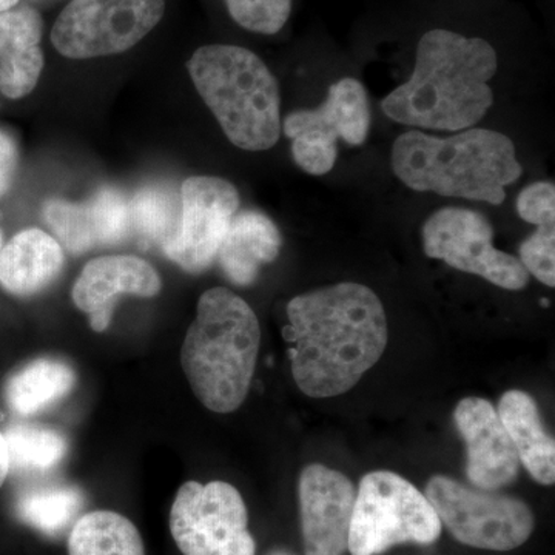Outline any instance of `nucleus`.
<instances>
[{
	"label": "nucleus",
	"instance_id": "nucleus-2",
	"mask_svg": "<svg viewBox=\"0 0 555 555\" xmlns=\"http://www.w3.org/2000/svg\"><path fill=\"white\" fill-rule=\"evenodd\" d=\"M499 56L488 40L444 28L418 40L411 78L382 101L398 124L434 131L473 129L494 105Z\"/></svg>",
	"mask_w": 555,
	"mask_h": 555
},
{
	"label": "nucleus",
	"instance_id": "nucleus-21",
	"mask_svg": "<svg viewBox=\"0 0 555 555\" xmlns=\"http://www.w3.org/2000/svg\"><path fill=\"white\" fill-rule=\"evenodd\" d=\"M76 374L67 361L38 358L14 372L3 386V401L13 414L35 415L67 396Z\"/></svg>",
	"mask_w": 555,
	"mask_h": 555
},
{
	"label": "nucleus",
	"instance_id": "nucleus-15",
	"mask_svg": "<svg viewBox=\"0 0 555 555\" xmlns=\"http://www.w3.org/2000/svg\"><path fill=\"white\" fill-rule=\"evenodd\" d=\"M43 217L57 243L73 255L119 243L133 230L130 203L115 189H101L83 203L50 199Z\"/></svg>",
	"mask_w": 555,
	"mask_h": 555
},
{
	"label": "nucleus",
	"instance_id": "nucleus-28",
	"mask_svg": "<svg viewBox=\"0 0 555 555\" xmlns=\"http://www.w3.org/2000/svg\"><path fill=\"white\" fill-rule=\"evenodd\" d=\"M520 247V262L529 275L547 287L555 286V224L537 225Z\"/></svg>",
	"mask_w": 555,
	"mask_h": 555
},
{
	"label": "nucleus",
	"instance_id": "nucleus-20",
	"mask_svg": "<svg viewBox=\"0 0 555 555\" xmlns=\"http://www.w3.org/2000/svg\"><path fill=\"white\" fill-rule=\"evenodd\" d=\"M496 414L505 425L520 465L537 483L551 486L555 481L554 437L546 433L534 398L524 390H507L500 398Z\"/></svg>",
	"mask_w": 555,
	"mask_h": 555
},
{
	"label": "nucleus",
	"instance_id": "nucleus-10",
	"mask_svg": "<svg viewBox=\"0 0 555 555\" xmlns=\"http://www.w3.org/2000/svg\"><path fill=\"white\" fill-rule=\"evenodd\" d=\"M423 248L460 272L477 275L505 291H524L529 284L520 259L494 247V230L480 211L447 207L423 225Z\"/></svg>",
	"mask_w": 555,
	"mask_h": 555
},
{
	"label": "nucleus",
	"instance_id": "nucleus-24",
	"mask_svg": "<svg viewBox=\"0 0 555 555\" xmlns=\"http://www.w3.org/2000/svg\"><path fill=\"white\" fill-rule=\"evenodd\" d=\"M10 473H42L67 454V440L57 430L35 425H13L3 430Z\"/></svg>",
	"mask_w": 555,
	"mask_h": 555
},
{
	"label": "nucleus",
	"instance_id": "nucleus-5",
	"mask_svg": "<svg viewBox=\"0 0 555 555\" xmlns=\"http://www.w3.org/2000/svg\"><path fill=\"white\" fill-rule=\"evenodd\" d=\"M190 78L235 147L266 152L281 137L280 86L264 61L238 46L214 43L193 53Z\"/></svg>",
	"mask_w": 555,
	"mask_h": 555
},
{
	"label": "nucleus",
	"instance_id": "nucleus-13",
	"mask_svg": "<svg viewBox=\"0 0 555 555\" xmlns=\"http://www.w3.org/2000/svg\"><path fill=\"white\" fill-rule=\"evenodd\" d=\"M454 422L467 449L466 476L483 491H499L516 481L520 473L517 449L496 409L480 397L463 398Z\"/></svg>",
	"mask_w": 555,
	"mask_h": 555
},
{
	"label": "nucleus",
	"instance_id": "nucleus-11",
	"mask_svg": "<svg viewBox=\"0 0 555 555\" xmlns=\"http://www.w3.org/2000/svg\"><path fill=\"white\" fill-rule=\"evenodd\" d=\"M177 229L163 244L166 257L189 273H201L217 259L232 219L238 214L240 192L218 177H190L179 193Z\"/></svg>",
	"mask_w": 555,
	"mask_h": 555
},
{
	"label": "nucleus",
	"instance_id": "nucleus-34",
	"mask_svg": "<svg viewBox=\"0 0 555 555\" xmlns=\"http://www.w3.org/2000/svg\"><path fill=\"white\" fill-rule=\"evenodd\" d=\"M0 246H2V240H0Z\"/></svg>",
	"mask_w": 555,
	"mask_h": 555
},
{
	"label": "nucleus",
	"instance_id": "nucleus-1",
	"mask_svg": "<svg viewBox=\"0 0 555 555\" xmlns=\"http://www.w3.org/2000/svg\"><path fill=\"white\" fill-rule=\"evenodd\" d=\"M292 375L301 392L331 398L349 392L385 353L389 331L382 299L360 283H338L298 295L287 306Z\"/></svg>",
	"mask_w": 555,
	"mask_h": 555
},
{
	"label": "nucleus",
	"instance_id": "nucleus-30",
	"mask_svg": "<svg viewBox=\"0 0 555 555\" xmlns=\"http://www.w3.org/2000/svg\"><path fill=\"white\" fill-rule=\"evenodd\" d=\"M20 166V150L5 131L0 130V198L10 192Z\"/></svg>",
	"mask_w": 555,
	"mask_h": 555
},
{
	"label": "nucleus",
	"instance_id": "nucleus-9",
	"mask_svg": "<svg viewBox=\"0 0 555 555\" xmlns=\"http://www.w3.org/2000/svg\"><path fill=\"white\" fill-rule=\"evenodd\" d=\"M170 532L184 555H257L246 503L225 481L182 485L171 505Z\"/></svg>",
	"mask_w": 555,
	"mask_h": 555
},
{
	"label": "nucleus",
	"instance_id": "nucleus-25",
	"mask_svg": "<svg viewBox=\"0 0 555 555\" xmlns=\"http://www.w3.org/2000/svg\"><path fill=\"white\" fill-rule=\"evenodd\" d=\"M131 228L149 241L163 246L178 225L179 214L169 193L163 189H144L130 203Z\"/></svg>",
	"mask_w": 555,
	"mask_h": 555
},
{
	"label": "nucleus",
	"instance_id": "nucleus-31",
	"mask_svg": "<svg viewBox=\"0 0 555 555\" xmlns=\"http://www.w3.org/2000/svg\"><path fill=\"white\" fill-rule=\"evenodd\" d=\"M10 474L9 451H7L5 438L0 430V488L5 483Z\"/></svg>",
	"mask_w": 555,
	"mask_h": 555
},
{
	"label": "nucleus",
	"instance_id": "nucleus-29",
	"mask_svg": "<svg viewBox=\"0 0 555 555\" xmlns=\"http://www.w3.org/2000/svg\"><path fill=\"white\" fill-rule=\"evenodd\" d=\"M517 211L529 224H555V185L550 181L534 182L521 190Z\"/></svg>",
	"mask_w": 555,
	"mask_h": 555
},
{
	"label": "nucleus",
	"instance_id": "nucleus-18",
	"mask_svg": "<svg viewBox=\"0 0 555 555\" xmlns=\"http://www.w3.org/2000/svg\"><path fill=\"white\" fill-rule=\"evenodd\" d=\"M64 264V250L50 233L22 230L0 250V286L14 297H33L56 281Z\"/></svg>",
	"mask_w": 555,
	"mask_h": 555
},
{
	"label": "nucleus",
	"instance_id": "nucleus-8",
	"mask_svg": "<svg viewBox=\"0 0 555 555\" xmlns=\"http://www.w3.org/2000/svg\"><path fill=\"white\" fill-rule=\"evenodd\" d=\"M166 0H72L51 42L68 60L113 56L138 46L163 20Z\"/></svg>",
	"mask_w": 555,
	"mask_h": 555
},
{
	"label": "nucleus",
	"instance_id": "nucleus-33",
	"mask_svg": "<svg viewBox=\"0 0 555 555\" xmlns=\"http://www.w3.org/2000/svg\"><path fill=\"white\" fill-rule=\"evenodd\" d=\"M269 555H292V554L286 553V551H273V553L269 554Z\"/></svg>",
	"mask_w": 555,
	"mask_h": 555
},
{
	"label": "nucleus",
	"instance_id": "nucleus-3",
	"mask_svg": "<svg viewBox=\"0 0 555 555\" xmlns=\"http://www.w3.org/2000/svg\"><path fill=\"white\" fill-rule=\"evenodd\" d=\"M390 163L396 177L415 192L492 206L505 203L507 185L524 173L506 134L474 127L449 138L408 131L393 142Z\"/></svg>",
	"mask_w": 555,
	"mask_h": 555
},
{
	"label": "nucleus",
	"instance_id": "nucleus-22",
	"mask_svg": "<svg viewBox=\"0 0 555 555\" xmlns=\"http://www.w3.org/2000/svg\"><path fill=\"white\" fill-rule=\"evenodd\" d=\"M68 555H145V547L130 518L115 511H93L73 525Z\"/></svg>",
	"mask_w": 555,
	"mask_h": 555
},
{
	"label": "nucleus",
	"instance_id": "nucleus-14",
	"mask_svg": "<svg viewBox=\"0 0 555 555\" xmlns=\"http://www.w3.org/2000/svg\"><path fill=\"white\" fill-rule=\"evenodd\" d=\"M163 288L159 273L134 255H109L91 259L82 269L72 298L76 308L90 318L94 332L107 331L120 297L155 298Z\"/></svg>",
	"mask_w": 555,
	"mask_h": 555
},
{
	"label": "nucleus",
	"instance_id": "nucleus-4",
	"mask_svg": "<svg viewBox=\"0 0 555 555\" xmlns=\"http://www.w3.org/2000/svg\"><path fill=\"white\" fill-rule=\"evenodd\" d=\"M261 327L254 309L225 287L199 297L181 347V366L196 398L217 414L241 408L257 367Z\"/></svg>",
	"mask_w": 555,
	"mask_h": 555
},
{
	"label": "nucleus",
	"instance_id": "nucleus-19",
	"mask_svg": "<svg viewBox=\"0 0 555 555\" xmlns=\"http://www.w3.org/2000/svg\"><path fill=\"white\" fill-rule=\"evenodd\" d=\"M275 222L257 210L236 214L219 247L217 259L224 275L236 286L255 283L262 266L275 261L281 251Z\"/></svg>",
	"mask_w": 555,
	"mask_h": 555
},
{
	"label": "nucleus",
	"instance_id": "nucleus-26",
	"mask_svg": "<svg viewBox=\"0 0 555 555\" xmlns=\"http://www.w3.org/2000/svg\"><path fill=\"white\" fill-rule=\"evenodd\" d=\"M232 20L244 30L276 35L292 14V0H225Z\"/></svg>",
	"mask_w": 555,
	"mask_h": 555
},
{
	"label": "nucleus",
	"instance_id": "nucleus-32",
	"mask_svg": "<svg viewBox=\"0 0 555 555\" xmlns=\"http://www.w3.org/2000/svg\"><path fill=\"white\" fill-rule=\"evenodd\" d=\"M20 3V0H0V13L14 9Z\"/></svg>",
	"mask_w": 555,
	"mask_h": 555
},
{
	"label": "nucleus",
	"instance_id": "nucleus-7",
	"mask_svg": "<svg viewBox=\"0 0 555 555\" xmlns=\"http://www.w3.org/2000/svg\"><path fill=\"white\" fill-rule=\"evenodd\" d=\"M425 495L441 525L463 545L513 551L534 532V514L514 496L470 489L447 476L430 478Z\"/></svg>",
	"mask_w": 555,
	"mask_h": 555
},
{
	"label": "nucleus",
	"instance_id": "nucleus-16",
	"mask_svg": "<svg viewBox=\"0 0 555 555\" xmlns=\"http://www.w3.org/2000/svg\"><path fill=\"white\" fill-rule=\"evenodd\" d=\"M42 33V16L31 7L0 13V93L9 100H22L38 86L46 64Z\"/></svg>",
	"mask_w": 555,
	"mask_h": 555
},
{
	"label": "nucleus",
	"instance_id": "nucleus-27",
	"mask_svg": "<svg viewBox=\"0 0 555 555\" xmlns=\"http://www.w3.org/2000/svg\"><path fill=\"white\" fill-rule=\"evenodd\" d=\"M292 139V156L299 169L313 177H323L335 167L338 158V139L323 131L302 130Z\"/></svg>",
	"mask_w": 555,
	"mask_h": 555
},
{
	"label": "nucleus",
	"instance_id": "nucleus-23",
	"mask_svg": "<svg viewBox=\"0 0 555 555\" xmlns=\"http://www.w3.org/2000/svg\"><path fill=\"white\" fill-rule=\"evenodd\" d=\"M83 496L68 485H42L27 489L17 496V517L42 534L60 535L78 517Z\"/></svg>",
	"mask_w": 555,
	"mask_h": 555
},
{
	"label": "nucleus",
	"instance_id": "nucleus-6",
	"mask_svg": "<svg viewBox=\"0 0 555 555\" xmlns=\"http://www.w3.org/2000/svg\"><path fill=\"white\" fill-rule=\"evenodd\" d=\"M440 535L436 509L406 478L390 470L361 478L350 521V554L379 555L403 543L433 545Z\"/></svg>",
	"mask_w": 555,
	"mask_h": 555
},
{
	"label": "nucleus",
	"instance_id": "nucleus-12",
	"mask_svg": "<svg viewBox=\"0 0 555 555\" xmlns=\"http://www.w3.org/2000/svg\"><path fill=\"white\" fill-rule=\"evenodd\" d=\"M305 555H345L357 491L331 467L309 465L298 485Z\"/></svg>",
	"mask_w": 555,
	"mask_h": 555
},
{
	"label": "nucleus",
	"instance_id": "nucleus-17",
	"mask_svg": "<svg viewBox=\"0 0 555 555\" xmlns=\"http://www.w3.org/2000/svg\"><path fill=\"white\" fill-rule=\"evenodd\" d=\"M371 127V107L366 89L356 78H343L332 83L326 101L315 109H298L281 124L288 139L302 130H318L328 137L341 138L346 144L366 142Z\"/></svg>",
	"mask_w": 555,
	"mask_h": 555
}]
</instances>
